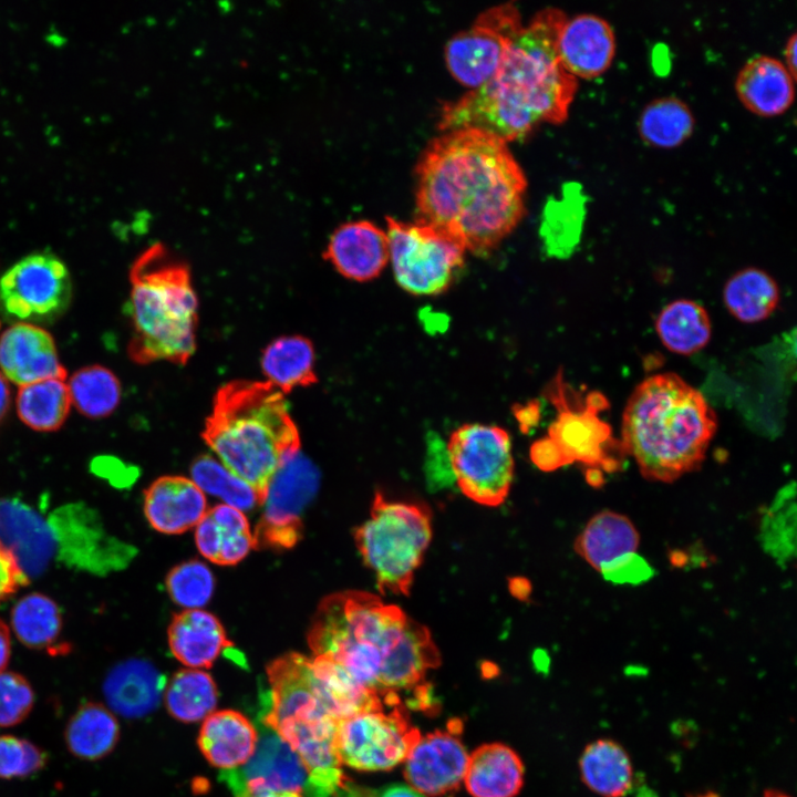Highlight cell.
I'll return each mask as SVG.
<instances>
[{
	"label": "cell",
	"mask_w": 797,
	"mask_h": 797,
	"mask_svg": "<svg viewBox=\"0 0 797 797\" xmlns=\"http://www.w3.org/2000/svg\"><path fill=\"white\" fill-rule=\"evenodd\" d=\"M416 221L486 255L525 215L526 176L507 143L476 128L443 132L416 166Z\"/></svg>",
	"instance_id": "1"
},
{
	"label": "cell",
	"mask_w": 797,
	"mask_h": 797,
	"mask_svg": "<svg viewBox=\"0 0 797 797\" xmlns=\"http://www.w3.org/2000/svg\"><path fill=\"white\" fill-rule=\"evenodd\" d=\"M307 639L313 656L332 661L384 700L402 691L418 692L427 671L441 663L426 627L365 591L323 598Z\"/></svg>",
	"instance_id": "2"
},
{
	"label": "cell",
	"mask_w": 797,
	"mask_h": 797,
	"mask_svg": "<svg viewBox=\"0 0 797 797\" xmlns=\"http://www.w3.org/2000/svg\"><path fill=\"white\" fill-rule=\"evenodd\" d=\"M566 19L556 8L536 13L516 34L489 80L443 106L438 128H476L507 143L540 123L565 122L578 87L557 52Z\"/></svg>",
	"instance_id": "3"
},
{
	"label": "cell",
	"mask_w": 797,
	"mask_h": 797,
	"mask_svg": "<svg viewBox=\"0 0 797 797\" xmlns=\"http://www.w3.org/2000/svg\"><path fill=\"white\" fill-rule=\"evenodd\" d=\"M716 429L702 393L675 373H660L631 393L620 443L645 479L673 483L702 465Z\"/></svg>",
	"instance_id": "4"
},
{
	"label": "cell",
	"mask_w": 797,
	"mask_h": 797,
	"mask_svg": "<svg viewBox=\"0 0 797 797\" xmlns=\"http://www.w3.org/2000/svg\"><path fill=\"white\" fill-rule=\"evenodd\" d=\"M203 438L220 463L262 504L280 466L300 451L283 393L269 382L232 381L216 393Z\"/></svg>",
	"instance_id": "5"
},
{
	"label": "cell",
	"mask_w": 797,
	"mask_h": 797,
	"mask_svg": "<svg viewBox=\"0 0 797 797\" xmlns=\"http://www.w3.org/2000/svg\"><path fill=\"white\" fill-rule=\"evenodd\" d=\"M131 359L139 364H186L196 349L197 297L185 262L155 245L131 275Z\"/></svg>",
	"instance_id": "6"
},
{
	"label": "cell",
	"mask_w": 797,
	"mask_h": 797,
	"mask_svg": "<svg viewBox=\"0 0 797 797\" xmlns=\"http://www.w3.org/2000/svg\"><path fill=\"white\" fill-rule=\"evenodd\" d=\"M432 511L424 504L374 495L370 517L354 531L364 565L381 593L408 596L432 539Z\"/></svg>",
	"instance_id": "7"
},
{
	"label": "cell",
	"mask_w": 797,
	"mask_h": 797,
	"mask_svg": "<svg viewBox=\"0 0 797 797\" xmlns=\"http://www.w3.org/2000/svg\"><path fill=\"white\" fill-rule=\"evenodd\" d=\"M389 253L396 282L417 296L444 292L463 266L465 247L433 226L386 217Z\"/></svg>",
	"instance_id": "8"
},
{
	"label": "cell",
	"mask_w": 797,
	"mask_h": 797,
	"mask_svg": "<svg viewBox=\"0 0 797 797\" xmlns=\"http://www.w3.org/2000/svg\"><path fill=\"white\" fill-rule=\"evenodd\" d=\"M457 486L473 501L495 507L503 504L514 478V457L508 433L498 426L464 424L446 444Z\"/></svg>",
	"instance_id": "9"
},
{
	"label": "cell",
	"mask_w": 797,
	"mask_h": 797,
	"mask_svg": "<svg viewBox=\"0 0 797 797\" xmlns=\"http://www.w3.org/2000/svg\"><path fill=\"white\" fill-rule=\"evenodd\" d=\"M385 706L338 722L335 748L342 765L375 772L392 769L405 760L421 734L402 704Z\"/></svg>",
	"instance_id": "10"
},
{
	"label": "cell",
	"mask_w": 797,
	"mask_h": 797,
	"mask_svg": "<svg viewBox=\"0 0 797 797\" xmlns=\"http://www.w3.org/2000/svg\"><path fill=\"white\" fill-rule=\"evenodd\" d=\"M320 485L318 467L300 451L271 478L252 534L255 548L291 549L302 537L306 508Z\"/></svg>",
	"instance_id": "11"
},
{
	"label": "cell",
	"mask_w": 797,
	"mask_h": 797,
	"mask_svg": "<svg viewBox=\"0 0 797 797\" xmlns=\"http://www.w3.org/2000/svg\"><path fill=\"white\" fill-rule=\"evenodd\" d=\"M72 293L70 272L48 252L29 255L0 278V306L21 322L48 321L61 315Z\"/></svg>",
	"instance_id": "12"
},
{
	"label": "cell",
	"mask_w": 797,
	"mask_h": 797,
	"mask_svg": "<svg viewBox=\"0 0 797 797\" xmlns=\"http://www.w3.org/2000/svg\"><path fill=\"white\" fill-rule=\"evenodd\" d=\"M521 28V17L514 3L484 11L469 29L458 32L446 43L448 71L470 90L482 86L496 73Z\"/></svg>",
	"instance_id": "13"
},
{
	"label": "cell",
	"mask_w": 797,
	"mask_h": 797,
	"mask_svg": "<svg viewBox=\"0 0 797 797\" xmlns=\"http://www.w3.org/2000/svg\"><path fill=\"white\" fill-rule=\"evenodd\" d=\"M551 400L558 415L549 426L548 437L559 447L567 463L579 462L602 472L618 470L619 460L608 454V448L613 443L611 427L598 416V412L608 406L602 394L591 392L587 395L582 408L572 407L559 374L551 387Z\"/></svg>",
	"instance_id": "14"
},
{
	"label": "cell",
	"mask_w": 797,
	"mask_h": 797,
	"mask_svg": "<svg viewBox=\"0 0 797 797\" xmlns=\"http://www.w3.org/2000/svg\"><path fill=\"white\" fill-rule=\"evenodd\" d=\"M56 559L93 572H107L123 567L133 556L132 547L110 537L97 515L83 505L58 508L48 517Z\"/></svg>",
	"instance_id": "15"
},
{
	"label": "cell",
	"mask_w": 797,
	"mask_h": 797,
	"mask_svg": "<svg viewBox=\"0 0 797 797\" xmlns=\"http://www.w3.org/2000/svg\"><path fill=\"white\" fill-rule=\"evenodd\" d=\"M259 738L251 758L241 767L221 772V779L234 794L248 787L294 790L315 797L309 775L297 753L277 734L261 723Z\"/></svg>",
	"instance_id": "16"
},
{
	"label": "cell",
	"mask_w": 797,
	"mask_h": 797,
	"mask_svg": "<svg viewBox=\"0 0 797 797\" xmlns=\"http://www.w3.org/2000/svg\"><path fill=\"white\" fill-rule=\"evenodd\" d=\"M467 762V752L452 731H435L413 745L404 760V777L414 790L435 797L459 786Z\"/></svg>",
	"instance_id": "17"
},
{
	"label": "cell",
	"mask_w": 797,
	"mask_h": 797,
	"mask_svg": "<svg viewBox=\"0 0 797 797\" xmlns=\"http://www.w3.org/2000/svg\"><path fill=\"white\" fill-rule=\"evenodd\" d=\"M0 371L19 387L66 376L52 335L27 322H18L0 335Z\"/></svg>",
	"instance_id": "18"
},
{
	"label": "cell",
	"mask_w": 797,
	"mask_h": 797,
	"mask_svg": "<svg viewBox=\"0 0 797 797\" xmlns=\"http://www.w3.org/2000/svg\"><path fill=\"white\" fill-rule=\"evenodd\" d=\"M0 542L12 552L29 579L41 576L56 559L48 518L15 498L0 499Z\"/></svg>",
	"instance_id": "19"
},
{
	"label": "cell",
	"mask_w": 797,
	"mask_h": 797,
	"mask_svg": "<svg viewBox=\"0 0 797 797\" xmlns=\"http://www.w3.org/2000/svg\"><path fill=\"white\" fill-rule=\"evenodd\" d=\"M615 48L612 27L593 13L567 17L557 38L559 60L577 80L592 79L604 73L612 64Z\"/></svg>",
	"instance_id": "20"
},
{
	"label": "cell",
	"mask_w": 797,
	"mask_h": 797,
	"mask_svg": "<svg viewBox=\"0 0 797 797\" xmlns=\"http://www.w3.org/2000/svg\"><path fill=\"white\" fill-rule=\"evenodd\" d=\"M324 257L348 279L372 280L390 258L386 232L368 220L342 224L331 235Z\"/></svg>",
	"instance_id": "21"
},
{
	"label": "cell",
	"mask_w": 797,
	"mask_h": 797,
	"mask_svg": "<svg viewBox=\"0 0 797 797\" xmlns=\"http://www.w3.org/2000/svg\"><path fill=\"white\" fill-rule=\"evenodd\" d=\"M143 508L153 529L178 535L197 526L207 511V500L192 479L163 476L145 489Z\"/></svg>",
	"instance_id": "22"
},
{
	"label": "cell",
	"mask_w": 797,
	"mask_h": 797,
	"mask_svg": "<svg viewBox=\"0 0 797 797\" xmlns=\"http://www.w3.org/2000/svg\"><path fill=\"white\" fill-rule=\"evenodd\" d=\"M795 77L783 61L769 55H756L739 70L735 91L742 104L752 113L772 117L785 113L795 99Z\"/></svg>",
	"instance_id": "23"
},
{
	"label": "cell",
	"mask_w": 797,
	"mask_h": 797,
	"mask_svg": "<svg viewBox=\"0 0 797 797\" xmlns=\"http://www.w3.org/2000/svg\"><path fill=\"white\" fill-rule=\"evenodd\" d=\"M165 686V676L151 662L130 659L116 664L107 673L103 694L112 712L136 718L158 706Z\"/></svg>",
	"instance_id": "24"
},
{
	"label": "cell",
	"mask_w": 797,
	"mask_h": 797,
	"mask_svg": "<svg viewBox=\"0 0 797 797\" xmlns=\"http://www.w3.org/2000/svg\"><path fill=\"white\" fill-rule=\"evenodd\" d=\"M258 728L240 712L222 710L203 722L198 746L205 758L222 772L245 765L258 744Z\"/></svg>",
	"instance_id": "25"
},
{
	"label": "cell",
	"mask_w": 797,
	"mask_h": 797,
	"mask_svg": "<svg viewBox=\"0 0 797 797\" xmlns=\"http://www.w3.org/2000/svg\"><path fill=\"white\" fill-rule=\"evenodd\" d=\"M173 655L189 669L210 667L231 646L217 617L201 609H187L173 617L168 630Z\"/></svg>",
	"instance_id": "26"
},
{
	"label": "cell",
	"mask_w": 797,
	"mask_h": 797,
	"mask_svg": "<svg viewBox=\"0 0 797 797\" xmlns=\"http://www.w3.org/2000/svg\"><path fill=\"white\" fill-rule=\"evenodd\" d=\"M195 540L199 552L220 566L236 565L255 549L247 517L226 504L207 509L196 526Z\"/></svg>",
	"instance_id": "27"
},
{
	"label": "cell",
	"mask_w": 797,
	"mask_h": 797,
	"mask_svg": "<svg viewBox=\"0 0 797 797\" xmlns=\"http://www.w3.org/2000/svg\"><path fill=\"white\" fill-rule=\"evenodd\" d=\"M463 780L473 797H515L524 784V765L510 747L485 744L468 756Z\"/></svg>",
	"instance_id": "28"
},
{
	"label": "cell",
	"mask_w": 797,
	"mask_h": 797,
	"mask_svg": "<svg viewBox=\"0 0 797 797\" xmlns=\"http://www.w3.org/2000/svg\"><path fill=\"white\" fill-rule=\"evenodd\" d=\"M640 535L633 522L613 510L592 516L575 540V551L599 570L628 555L635 553Z\"/></svg>",
	"instance_id": "29"
},
{
	"label": "cell",
	"mask_w": 797,
	"mask_h": 797,
	"mask_svg": "<svg viewBox=\"0 0 797 797\" xmlns=\"http://www.w3.org/2000/svg\"><path fill=\"white\" fill-rule=\"evenodd\" d=\"M120 738L114 713L97 702H85L69 718L64 742L69 752L83 760H99L108 755Z\"/></svg>",
	"instance_id": "30"
},
{
	"label": "cell",
	"mask_w": 797,
	"mask_h": 797,
	"mask_svg": "<svg viewBox=\"0 0 797 797\" xmlns=\"http://www.w3.org/2000/svg\"><path fill=\"white\" fill-rule=\"evenodd\" d=\"M586 786L601 797H623L633 788L634 772L625 749L601 738L589 744L579 760Z\"/></svg>",
	"instance_id": "31"
},
{
	"label": "cell",
	"mask_w": 797,
	"mask_h": 797,
	"mask_svg": "<svg viewBox=\"0 0 797 797\" xmlns=\"http://www.w3.org/2000/svg\"><path fill=\"white\" fill-rule=\"evenodd\" d=\"M261 368L267 382L283 394L318 381L313 345L301 335L281 337L269 343L262 352Z\"/></svg>",
	"instance_id": "32"
},
{
	"label": "cell",
	"mask_w": 797,
	"mask_h": 797,
	"mask_svg": "<svg viewBox=\"0 0 797 797\" xmlns=\"http://www.w3.org/2000/svg\"><path fill=\"white\" fill-rule=\"evenodd\" d=\"M656 333L663 345L673 353L692 355L711 340V319L703 306L679 299L666 304L655 321Z\"/></svg>",
	"instance_id": "33"
},
{
	"label": "cell",
	"mask_w": 797,
	"mask_h": 797,
	"mask_svg": "<svg viewBox=\"0 0 797 797\" xmlns=\"http://www.w3.org/2000/svg\"><path fill=\"white\" fill-rule=\"evenodd\" d=\"M723 300L735 319L755 323L767 319L775 311L779 303V289L769 273L749 267L727 280Z\"/></svg>",
	"instance_id": "34"
},
{
	"label": "cell",
	"mask_w": 797,
	"mask_h": 797,
	"mask_svg": "<svg viewBox=\"0 0 797 797\" xmlns=\"http://www.w3.org/2000/svg\"><path fill=\"white\" fill-rule=\"evenodd\" d=\"M11 628L25 646L55 653L64 648L58 644L62 632V615L58 604L48 596L32 592L22 597L12 608Z\"/></svg>",
	"instance_id": "35"
},
{
	"label": "cell",
	"mask_w": 797,
	"mask_h": 797,
	"mask_svg": "<svg viewBox=\"0 0 797 797\" xmlns=\"http://www.w3.org/2000/svg\"><path fill=\"white\" fill-rule=\"evenodd\" d=\"M695 118L690 106L676 96L649 102L638 120L641 139L653 147L674 148L693 133Z\"/></svg>",
	"instance_id": "36"
},
{
	"label": "cell",
	"mask_w": 797,
	"mask_h": 797,
	"mask_svg": "<svg viewBox=\"0 0 797 797\" xmlns=\"http://www.w3.org/2000/svg\"><path fill=\"white\" fill-rule=\"evenodd\" d=\"M71 397L65 379H46L19 387L17 412L32 429L52 432L65 422Z\"/></svg>",
	"instance_id": "37"
},
{
	"label": "cell",
	"mask_w": 797,
	"mask_h": 797,
	"mask_svg": "<svg viewBox=\"0 0 797 797\" xmlns=\"http://www.w3.org/2000/svg\"><path fill=\"white\" fill-rule=\"evenodd\" d=\"M163 698L169 714L185 723L205 720L214 712L218 692L213 677L198 669L176 672L166 684Z\"/></svg>",
	"instance_id": "38"
},
{
	"label": "cell",
	"mask_w": 797,
	"mask_h": 797,
	"mask_svg": "<svg viewBox=\"0 0 797 797\" xmlns=\"http://www.w3.org/2000/svg\"><path fill=\"white\" fill-rule=\"evenodd\" d=\"M66 384L71 403L81 414L91 418L108 416L121 401L118 379L102 365L80 369Z\"/></svg>",
	"instance_id": "39"
},
{
	"label": "cell",
	"mask_w": 797,
	"mask_h": 797,
	"mask_svg": "<svg viewBox=\"0 0 797 797\" xmlns=\"http://www.w3.org/2000/svg\"><path fill=\"white\" fill-rule=\"evenodd\" d=\"M795 485L783 487L764 513L759 540L764 551L785 566L795 557L796 504Z\"/></svg>",
	"instance_id": "40"
},
{
	"label": "cell",
	"mask_w": 797,
	"mask_h": 797,
	"mask_svg": "<svg viewBox=\"0 0 797 797\" xmlns=\"http://www.w3.org/2000/svg\"><path fill=\"white\" fill-rule=\"evenodd\" d=\"M192 480L205 493L221 498L226 505L250 510L259 505L256 491L209 455L197 457L190 467Z\"/></svg>",
	"instance_id": "41"
},
{
	"label": "cell",
	"mask_w": 797,
	"mask_h": 797,
	"mask_svg": "<svg viewBox=\"0 0 797 797\" xmlns=\"http://www.w3.org/2000/svg\"><path fill=\"white\" fill-rule=\"evenodd\" d=\"M172 600L187 609H199L213 597L215 578L199 560H188L174 567L166 578Z\"/></svg>",
	"instance_id": "42"
},
{
	"label": "cell",
	"mask_w": 797,
	"mask_h": 797,
	"mask_svg": "<svg viewBox=\"0 0 797 797\" xmlns=\"http://www.w3.org/2000/svg\"><path fill=\"white\" fill-rule=\"evenodd\" d=\"M46 754L32 742L0 735V779L25 778L44 768Z\"/></svg>",
	"instance_id": "43"
},
{
	"label": "cell",
	"mask_w": 797,
	"mask_h": 797,
	"mask_svg": "<svg viewBox=\"0 0 797 797\" xmlns=\"http://www.w3.org/2000/svg\"><path fill=\"white\" fill-rule=\"evenodd\" d=\"M34 692L30 682L11 671L0 672V727L24 721L33 708Z\"/></svg>",
	"instance_id": "44"
},
{
	"label": "cell",
	"mask_w": 797,
	"mask_h": 797,
	"mask_svg": "<svg viewBox=\"0 0 797 797\" xmlns=\"http://www.w3.org/2000/svg\"><path fill=\"white\" fill-rule=\"evenodd\" d=\"M599 572L603 578L613 583L636 584L650 579L654 571L648 561L635 553L620 558L604 567Z\"/></svg>",
	"instance_id": "45"
},
{
	"label": "cell",
	"mask_w": 797,
	"mask_h": 797,
	"mask_svg": "<svg viewBox=\"0 0 797 797\" xmlns=\"http://www.w3.org/2000/svg\"><path fill=\"white\" fill-rule=\"evenodd\" d=\"M30 579L12 552L0 542V603L27 586Z\"/></svg>",
	"instance_id": "46"
},
{
	"label": "cell",
	"mask_w": 797,
	"mask_h": 797,
	"mask_svg": "<svg viewBox=\"0 0 797 797\" xmlns=\"http://www.w3.org/2000/svg\"><path fill=\"white\" fill-rule=\"evenodd\" d=\"M530 458L544 472H552L568 465L559 447L548 436L531 445Z\"/></svg>",
	"instance_id": "47"
},
{
	"label": "cell",
	"mask_w": 797,
	"mask_h": 797,
	"mask_svg": "<svg viewBox=\"0 0 797 797\" xmlns=\"http://www.w3.org/2000/svg\"><path fill=\"white\" fill-rule=\"evenodd\" d=\"M234 797H307L294 790H275L262 787H248L234 794Z\"/></svg>",
	"instance_id": "48"
},
{
	"label": "cell",
	"mask_w": 797,
	"mask_h": 797,
	"mask_svg": "<svg viewBox=\"0 0 797 797\" xmlns=\"http://www.w3.org/2000/svg\"><path fill=\"white\" fill-rule=\"evenodd\" d=\"M515 414L524 432H528L530 427L535 426L540 416L538 405L534 403L516 408Z\"/></svg>",
	"instance_id": "49"
},
{
	"label": "cell",
	"mask_w": 797,
	"mask_h": 797,
	"mask_svg": "<svg viewBox=\"0 0 797 797\" xmlns=\"http://www.w3.org/2000/svg\"><path fill=\"white\" fill-rule=\"evenodd\" d=\"M11 656V635L9 627L0 619V672L6 667Z\"/></svg>",
	"instance_id": "50"
},
{
	"label": "cell",
	"mask_w": 797,
	"mask_h": 797,
	"mask_svg": "<svg viewBox=\"0 0 797 797\" xmlns=\"http://www.w3.org/2000/svg\"><path fill=\"white\" fill-rule=\"evenodd\" d=\"M784 56L785 61L784 64L790 72V74L796 79V69H797V35L796 33H793L785 45L784 50Z\"/></svg>",
	"instance_id": "51"
},
{
	"label": "cell",
	"mask_w": 797,
	"mask_h": 797,
	"mask_svg": "<svg viewBox=\"0 0 797 797\" xmlns=\"http://www.w3.org/2000/svg\"><path fill=\"white\" fill-rule=\"evenodd\" d=\"M377 797H425V796L420 794L418 791L414 790L408 785L395 784V785H391L387 788H385L384 790H382Z\"/></svg>",
	"instance_id": "52"
},
{
	"label": "cell",
	"mask_w": 797,
	"mask_h": 797,
	"mask_svg": "<svg viewBox=\"0 0 797 797\" xmlns=\"http://www.w3.org/2000/svg\"><path fill=\"white\" fill-rule=\"evenodd\" d=\"M11 403V393L8 380L0 371V423L6 417Z\"/></svg>",
	"instance_id": "53"
},
{
	"label": "cell",
	"mask_w": 797,
	"mask_h": 797,
	"mask_svg": "<svg viewBox=\"0 0 797 797\" xmlns=\"http://www.w3.org/2000/svg\"><path fill=\"white\" fill-rule=\"evenodd\" d=\"M584 478L586 482L594 488L601 487L604 483L603 472L597 467H588L584 472Z\"/></svg>",
	"instance_id": "54"
},
{
	"label": "cell",
	"mask_w": 797,
	"mask_h": 797,
	"mask_svg": "<svg viewBox=\"0 0 797 797\" xmlns=\"http://www.w3.org/2000/svg\"><path fill=\"white\" fill-rule=\"evenodd\" d=\"M767 797H786V796H784V795H779V794H770V795H769V796H767Z\"/></svg>",
	"instance_id": "55"
}]
</instances>
